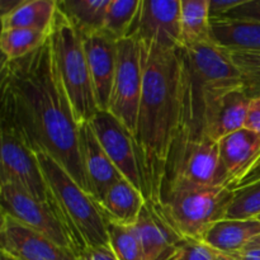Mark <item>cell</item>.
Listing matches in <instances>:
<instances>
[{
	"mask_svg": "<svg viewBox=\"0 0 260 260\" xmlns=\"http://www.w3.org/2000/svg\"><path fill=\"white\" fill-rule=\"evenodd\" d=\"M260 216V180L234 189V198L229 206L226 218L249 220Z\"/></svg>",
	"mask_w": 260,
	"mask_h": 260,
	"instance_id": "cell-28",
	"label": "cell"
},
{
	"mask_svg": "<svg viewBox=\"0 0 260 260\" xmlns=\"http://www.w3.org/2000/svg\"><path fill=\"white\" fill-rule=\"evenodd\" d=\"M2 260H14V259L9 258V256H7V255H3L2 254Z\"/></svg>",
	"mask_w": 260,
	"mask_h": 260,
	"instance_id": "cell-41",
	"label": "cell"
},
{
	"mask_svg": "<svg viewBox=\"0 0 260 260\" xmlns=\"http://www.w3.org/2000/svg\"><path fill=\"white\" fill-rule=\"evenodd\" d=\"M233 255L239 260H260V248H245Z\"/></svg>",
	"mask_w": 260,
	"mask_h": 260,
	"instance_id": "cell-36",
	"label": "cell"
},
{
	"mask_svg": "<svg viewBox=\"0 0 260 260\" xmlns=\"http://www.w3.org/2000/svg\"><path fill=\"white\" fill-rule=\"evenodd\" d=\"M89 123L122 177L144 193L134 135L108 111H99Z\"/></svg>",
	"mask_w": 260,
	"mask_h": 260,
	"instance_id": "cell-12",
	"label": "cell"
},
{
	"mask_svg": "<svg viewBox=\"0 0 260 260\" xmlns=\"http://www.w3.org/2000/svg\"><path fill=\"white\" fill-rule=\"evenodd\" d=\"M246 248H260V235L256 236V238H254Z\"/></svg>",
	"mask_w": 260,
	"mask_h": 260,
	"instance_id": "cell-39",
	"label": "cell"
},
{
	"mask_svg": "<svg viewBox=\"0 0 260 260\" xmlns=\"http://www.w3.org/2000/svg\"><path fill=\"white\" fill-rule=\"evenodd\" d=\"M211 40L229 53L260 52V23L240 19H211Z\"/></svg>",
	"mask_w": 260,
	"mask_h": 260,
	"instance_id": "cell-19",
	"label": "cell"
},
{
	"mask_svg": "<svg viewBox=\"0 0 260 260\" xmlns=\"http://www.w3.org/2000/svg\"><path fill=\"white\" fill-rule=\"evenodd\" d=\"M243 0H210L211 19H218L228 14L234 8L239 7Z\"/></svg>",
	"mask_w": 260,
	"mask_h": 260,
	"instance_id": "cell-33",
	"label": "cell"
},
{
	"mask_svg": "<svg viewBox=\"0 0 260 260\" xmlns=\"http://www.w3.org/2000/svg\"><path fill=\"white\" fill-rule=\"evenodd\" d=\"M258 180H260V159L256 161V164L254 165L253 169H251L250 172H249L248 174H246L245 177H244L243 179H241L240 182L235 185V187H234V189H238V188L245 187V185H249V184H253V183L258 182Z\"/></svg>",
	"mask_w": 260,
	"mask_h": 260,
	"instance_id": "cell-35",
	"label": "cell"
},
{
	"mask_svg": "<svg viewBox=\"0 0 260 260\" xmlns=\"http://www.w3.org/2000/svg\"><path fill=\"white\" fill-rule=\"evenodd\" d=\"M2 178L0 184H12L38 202L52 200L36 152L10 132L0 129Z\"/></svg>",
	"mask_w": 260,
	"mask_h": 260,
	"instance_id": "cell-10",
	"label": "cell"
},
{
	"mask_svg": "<svg viewBox=\"0 0 260 260\" xmlns=\"http://www.w3.org/2000/svg\"><path fill=\"white\" fill-rule=\"evenodd\" d=\"M144 89L135 132L142 190L159 205L168 159L182 124L180 48L142 42Z\"/></svg>",
	"mask_w": 260,
	"mask_h": 260,
	"instance_id": "cell-2",
	"label": "cell"
},
{
	"mask_svg": "<svg viewBox=\"0 0 260 260\" xmlns=\"http://www.w3.org/2000/svg\"><path fill=\"white\" fill-rule=\"evenodd\" d=\"M51 47L66 95L79 124L89 123L99 112L86 61L83 37L58 9L50 33Z\"/></svg>",
	"mask_w": 260,
	"mask_h": 260,
	"instance_id": "cell-5",
	"label": "cell"
},
{
	"mask_svg": "<svg viewBox=\"0 0 260 260\" xmlns=\"http://www.w3.org/2000/svg\"><path fill=\"white\" fill-rule=\"evenodd\" d=\"M222 18L251 20V22L260 23V0H243V3L239 7L234 8ZM218 19H221V18H218Z\"/></svg>",
	"mask_w": 260,
	"mask_h": 260,
	"instance_id": "cell-31",
	"label": "cell"
},
{
	"mask_svg": "<svg viewBox=\"0 0 260 260\" xmlns=\"http://www.w3.org/2000/svg\"><path fill=\"white\" fill-rule=\"evenodd\" d=\"M180 60L182 124L175 140H201L221 99L243 88V76L230 53L212 42L182 47Z\"/></svg>",
	"mask_w": 260,
	"mask_h": 260,
	"instance_id": "cell-3",
	"label": "cell"
},
{
	"mask_svg": "<svg viewBox=\"0 0 260 260\" xmlns=\"http://www.w3.org/2000/svg\"><path fill=\"white\" fill-rule=\"evenodd\" d=\"M218 260H239V259H236L234 255H230V254L218 253Z\"/></svg>",
	"mask_w": 260,
	"mask_h": 260,
	"instance_id": "cell-40",
	"label": "cell"
},
{
	"mask_svg": "<svg viewBox=\"0 0 260 260\" xmlns=\"http://www.w3.org/2000/svg\"><path fill=\"white\" fill-rule=\"evenodd\" d=\"M22 0H0V17L14 10Z\"/></svg>",
	"mask_w": 260,
	"mask_h": 260,
	"instance_id": "cell-37",
	"label": "cell"
},
{
	"mask_svg": "<svg viewBox=\"0 0 260 260\" xmlns=\"http://www.w3.org/2000/svg\"><path fill=\"white\" fill-rule=\"evenodd\" d=\"M230 55L235 56V57H238V58H241V60L260 62V52H258V53H248V55H241V53H230Z\"/></svg>",
	"mask_w": 260,
	"mask_h": 260,
	"instance_id": "cell-38",
	"label": "cell"
},
{
	"mask_svg": "<svg viewBox=\"0 0 260 260\" xmlns=\"http://www.w3.org/2000/svg\"><path fill=\"white\" fill-rule=\"evenodd\" d=\"M0 206L2 212L76 254L70 233L53 200L50 202H38L14 185L0 184Z\"/></svg>",
	"mask_w": 260,
	"mask_h": 260,
	"instance_id": "cell-9",
	"label": "cell"
},
{
	"mask_svg": "<svg viewBox=\"0 0 260 260\" xmlns=\"http://www.w3.org/2000/svg\"><path fill=\"white\" fill-rule=\"evenodd\" d=\"M182 47H193L211 40L210 0H180Z\"/></svg>",
	"mask_w": 260,
	"mask_h": 260,
	"instance_id": "cell-23",
	"label": "cell"
},
{
	"mask_svg": "<svg viewBox=\"0 0 260 260\" xmlns=\"http://www.w3.org/2000/svg\"><path fill=\"white\" fill-rule=\"evenodd\" d=\"M0 91V129L36 154L50 155L91 194L80 155V124L58 75L50 37L28 56L2 58Z\"/></svg>",
	"mask_w": 260,
	"mask_h": 260,
	"instance_id": "cell-1",
	"label": "cell"
},
{
	"mask_svg": "<svg viewBox=\"0 0 260 260\" xmlns=\"http://www.w3.org/2000/svg\"><path fill=\"white\" fill-rule=\"evenodd\" d=\"M48 33L32 29H2L0 33V51L3 60H18L43 46L48 40Z\"/></svg>",
	"mask_w": 260,
	"mask_h": 260,
	"instance_id": "cell-26",
	"label": "cell"
},
{
	"mask_svg": "<svg viewBox=\"0 0 260 260\" xmlns=\"http://www.w3.org/2000/svg\"><path fill=\"white\" fill-rule=\"evenodd\" d=\"M111 0H57L58 9L83 35L103 32Z\"/></svg>",
	"mask_w": 260,
	"mask_h": 260,
	"instance_id": "cell-24",
	"label": "cell"
},
{
	"mask_svg": "<svg viewBox=\"0 0 260 260\" xmlns=\"http://www.w3.org/2000/svg\"><path fill=\"white\" fill-rule=\"evenodd\" d=\"M145 203L146 198L144 193L124 178L112 185L99 201L107 221L126 226L137 222Z\"/></svg>",
	"mask_w": 260,
	"mask_h": 260,
	"instance_id": "cell-20",
	"label": "cell"
},
{
	"mask_svg": "<svg viewBox=\"0 0 260 260\" xmlns=\"http://www.w3.org/2000/svg\"><path fill=\"white\" fill-rule=\"evenodd\" d=\"M233 198L230 187H175L162 193L156 206L183 238L203 240L216 222L225 220Z\"/></svg>",
	"mask_w": 260,
	"mask_h": 260,
	"instance_id": "cell-6",
	"label": "cell"
},
{
	"mask_svg": "<svg viewBox=\"0 0 260 260\" xmlns=\"http://www.w3.org/2000/svg\"><path fill=\"white\" fill-rule=\"evenodd\" d=\"M136 36L142 42L180 48V0H141Z\"/></svg>",
	"mask_w": 260,
	"mask_h": 260,
	"instance_id": "cell-13",
	"label": "cell"
},
{
	"mask_svg": "<svg viewBox=\"0 0 260 260\" xmlns=\"http://www.w3.org/2000/svg\"><path fill=\"white\" fill-rule=\"evenodd\" d=\"M109 246L118 260H145L141 241L135 225L126 226L107 221Z\"/></svg>",
	"mask_w": 260,
	"mask_h": 260,
	"instance_id": "cell-27",
	"label": "cell"
},
{
	"mask_svg": "<svg viewBox=\"0 0 260 260\" xmlns=\"http://www.w3.org/2000/svg\"><path fill=\"white\" fill-rule=\"evenodd\" d=\"M144 89L141 41L136 35L117 42V68L108 112L135 136Z\"/></svg>",
	"mask_w": 260,
	"mask_h": 260,
	"instance_id": "cell-8",
	"label": "cell"
},
{
	"mask_svg": "<svg viewBox=\"0 0 260 260\" xmlns=\"http://www.w3.org/2000/svg\"><path fill=\"white\" fill-rule=\"evenodd\" d=\"M245 128L260 135V96L250 99Z\"/></svg>",
	"mask_w": 260,
	"mask_h": 260,
	"instance_id": "cell-34",
	"label": "cell"
},
{
	"mask_svg": "<svg viewBox=\"0 0 260 260\" xmlns=\"http://www.w3.org/2000/svg\"><path fill=\"white\" fill-rule=\"evenodd\" d=\"M56 13L57 0H22L14 10L0 17L2 29L20 28L50 35Z\"/></svg>",
	"mask_w": 260,
	"mask_h": 260,
	"instance_id": "cell-22",
	"label": "cell"
},
{
	"mask_svg": "<svg viewBox=\"0 0 260 260\" xmlns=\"http://www.w3.org/2000/svg\"><path fill=\"white\" fill-rule=\"evenodd\" d=\"M249 106L250 98L246 95L244 88L226 94L208 117L205 136L212 141L220 142L223 137L245 128Z\"/></svg>",
	"mask_w": 260,
	"mask_h": 260,
	"instance_id": "cell-18",
	"label": "cell"
},
{
	"mask_svg": "<svg viewBox=\"0 0 260 260\" xmlns=\"http://www.w3.org/2000/svg\"><path fill=\"white\" fill-rule=\"evenodd\" d=\"M78 260H118L109 245L85 248L78 254Z\"/></svg>",
	"mask_w": 260,
	"mask_h": 260,
	"instance_id": "cell-32",
	"label": "cell"
},
{
	"mask_svg": "<svg viewBox=\"0 0 260 260\" xmlns=\"http://www.w3.org/2000/svg\"><path fill=\"white\" fill-rule=\"evenodd\" d=\"M0 246L3 255L14 260H78L73 250L4 212L0 213Z\"/></svg>",
	"mask_w": 260,
	"mask_h": 260,
	"instance_id": "cell-11",
	"label": "cell"
},
{
	"mask_svg": "<svg viewBox=\"0 0 260 260\" xmlns=\"http://www.w3.org/2000/svg\"><path fill=\"white\" fill-rule=\"evenodd\" d=\"M260 235V220H230L225 218L216 222L203 240L218 253L233 254L244 250L254 238Z\"/></svg>",
	"mask_w": 260,
	"mask_h": 260,
	"instance_id": "cell-21",
	"label": "cell"
},
{
	"mask_svg": "<svg viewBox=\"0 0 260 260\" xmlns=\"http://www.w3.org/2000/svg\"><path fill=\"white\" fill-rule=\"evenodd\" d=\"M258 220H260V216H259V217H258Z\"/></svg>",
	"mask_w": 260,
	"mask_h": 260,
	"instance_id": "cell-42",
	"label": "cell"
},
{
	"mask_svg": "<svg viewBox=\"0 0 260 260\" xmlns=\"http://www.w3.org/2000/svg\"><path fill=\"white\" fill-rule=\"evenodd\" d=\"M141 0H111L103 33L116 42L136 35Z\"/></svg>",
	"mask_w": 260,
	"mask_h": 260,
	"instance_id": "cell-25",
	"label": "cell"
},
{
	"mask_svg": "<svg viewBox=\"0 0 260 260\" xmlns=\"http://www.w3.org/2000/svg\"><path fill=\"white\" fill-rule=\"evenodd\" d=\"M37 157L53 202L73 239L76 254L85 248L109 245L107 218L98 201L85 192L50 155L38 152Z\"/></svg>",
	"mask_w": 260,
	"mask_h": 260,
	"instance_id": "cell-4",
	"label": "cell"
},
{
	"mask_svg": "<svg viewBox=\"0 0 260 260\" xmlns=\"http://www.w3.org/2000/svg\"><path fill=\"white\" fill-rule=\"evenodd\" d=\"M220 159L231 183V189L253 169L260 159V135L241 128L218 142Z\"/></svg>",
	"mask_w": 260,
	"mask_h": 260,
	"instance_id": "cell-17",
	"label": "cell"
},
{
	"mask_svg": "<svg viewBox=\"0 0 260 260\" xmlns=\"http://www.w3.org/2000/svg\"><path fill=\"white\" fill-rule=\"evenodd\" d=\"M175 187L231 188L220 159L218 142L208 137L175 140L168 159L161 194Z\"/></svg>",
	"mask_w": 260,
	"mask_h": 260,
	"instance_id": "cell-7",
	"label": "cell"
},
{
	"mask_svg": "<svg viewBox=\"0 0 260 260\" xmlns=\"http://www.w3.org/2000/svg\"><path fill=\"white\" fill-rule=\"evenodd\" d=\"M145 260H174L183 238L151 201H147L135 223Z\"/></svg>",
	"mask_w": 260,
	"mask_h": 260,
	"instance_id": "cell-14",
	"label": "cell"
},
{
	"mask_svg": "<svg viewBox=\"0 0 260 260\" xmlns=\"http://www.w3.org/2000/svg\"><path fill=\"white\" fill-rule=\"evenodd\" d=\"M174 260H218V251L205 240L184 238Z\"/></svg>",
	"mask_w": 260,
	"mask_h": 260,
	"instance_id": "cell-29",
	"label": "cell"
},
{
	"mask_svg": "<svg viewBox=\"0 0 260 260\" xmlns=\"http://www.w3.org/2000/svg\"><path fill=\"white\" fill-rule=\"evenodd\" d=\"M243 76V88L250 99L260 96V62L241 60L231 55Z\"/></svg>",
	"mask_w": 260,
	"mask_h": 260,
	"instance_id": "cell-30",
	"label": "cell"
},
{
	"mask_svg": "<svg viewBox=\"0 0 260 260\" xmlns=\"http://www.w3.org/2000/svg\"><path fill=\"white\" fill-rule=\"evenodd\" d=\"M79 145L86 178L90 184L91 196L99 202L107 190L123 179V177L99 144L90 123L80 124Z\"/></svg>",
	"mask_w": 260,
	"mask_h": 260,
	"instance_id": "cell-16",
	"label": "cell"
},
{
	"mask_svg": "<svg viewBox=\"0 0 260 260\" xmlns=\"http://www.w3.org/2000/svg\"><path fill=\"white\" fill-rule=\"evenodd\" d=\"M86 61L99 111H108L117 68V42L106 33L83 35Z\"/></svg>",
	"mask_w": 260,
	"mask_h": 260,
	"instance_id": "cell-15",
	"label": "cell"
}]
</instances>
